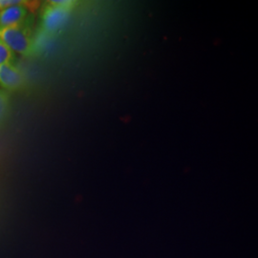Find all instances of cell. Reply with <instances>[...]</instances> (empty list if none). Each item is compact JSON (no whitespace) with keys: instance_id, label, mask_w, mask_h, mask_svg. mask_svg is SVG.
<instances>
[{"instance_id":"3","label":"cell","mask_w":258,"mask_h":258,"mask_svg":"<svg viewBox=\"0 0 258 258\" xmlns=\"http://www.w3.org/2000/svg\"><path fill=\"white\" fill-rule=\"evenodd\" d=\"M71 10L64 9L50 2L41 15V24L47 34H53L63 27L69 19Z\"/></svg>"},{"instance_id":"6","label":"cell","mask_w":258,"mask_h":258,"mask_svg":"<svg viewBox=\"0 0 258 258\" xmlns=\"http://www.w3.org/2000/svg\"><path fill=\"white\" fill-rule=\"evenodd\" d=\"M9 94L4 89L0 88V123L4 120L9 107Z\"/></svg>"},{"instance_id":"1","label":"cell","mask_w":258,"mask_h":258,"mask_svg":"<svg viewBox=\"0 0 258 258\" xmlns=\"http://www.w3.org/2000/svg\"><path fill=\"white\" fill-rule=\"evenodd\" d=\"M0 40L14 53L26 57L34 55L37 49L28 19L18 25L0 28Z\"/></svg>"},{"instance_id":"7","label":"cell","mask_w":258,"mask_h":258,"mask_svg":"<svg viewBox=\"0 0 258 258\" xmlns=\"http://www.w3.org/2000/svg\"><path fill=\"white\" fill-rule=\"evenodd\" d=\"M22 3L21 0H0V11L9 8L11 6L19 5Z\"/></svg>"},{"instance_id":"4","label":"cell","mask_w":258,"mask_h":258,"mask_svg":"<svg viewBox=\"0 0 258 258\" xmlns=\"http://www.w3.org/2000/svg\"><path fill=\"white\" fill-rule=\"evenodd\" d=\"M24 82V74L15 62L0 67V86L5 91L19 90L23 86Z\"/></svg>"},{"instance_id":"5","label":"cell","mask_w":258,"mask_h":258,"mask_svg":"<svg viewBox=\"0 0 258 258\" xmlns=\"http://www.w3.org/2000/svg\"><path fill=\"white\" fill-rule=\"evenodd\" d=\"M15 60V53L0 40V67L2 65L14 63Z\"/></svg>"},{"instance_id":"2","label":"cell","mask_w":258,"mask_h":258,"mask_svg":"<svg viewBox=\"0 0 258 258\" xmlns=\"http://www.w3.org/2000/svg\"><path fill=\"white\" fill-rule=\"evenodd\" d=\"M38 6L37 2L22 1L19 5L11 6L0 11V28L18 25L28 19L29 12H33Z\"/></svg>"}]
</instances>
